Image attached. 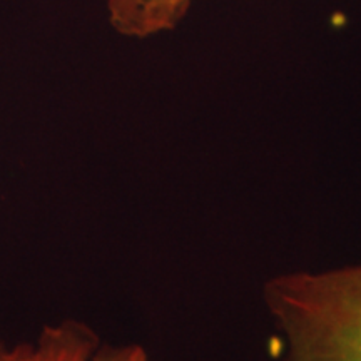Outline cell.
Instances as JSON below:
<instances>
[{
  "mask_svg": "<svg viewBox=\"0 0 361 361\" xmlns=\"http://www.w3.org/2000/svg\"><path fill=\"white\" fill-rule=\"evenodd\" d=\"M0 361H151L137 343L111 345L89 324L64 319L45 324L34 340L16 345L0 340Z\"/></svg>",
  "mask_w": 361,
  "mask_h": 361,
  "instance_id": "obj_2",
  "label": "cell"
},
{
  "mask_svg": "<svg viewBox=\"0 0 361 361\" xmlns=\"http://www.w3.org/2000/svg\"><path fill=\"white\" fill-rule=\"evenodd\" d=\"M263 301L281 361H361V263L276 274Z\"/></svg>",
  "mask_w": 361,
  "mask_h": 361,
  "instance_id": "obj_1",
  "label": "cell"
},
{
  "mask_svg": "<svg viewBox=\"0 0 361 361\" xmlns=\"http://www.w3.org/2000/svg\"><path fill=\"white\" fill-rule=\"evenodd\" d=\"M192 0H107L111 25L128 37H151L173 30Z\"/></svg>",
  "mask_w": 361,
  "mask_h": 361,
  "instance_id": "obj_3",
  "label": "cell"
}]
</instances>
